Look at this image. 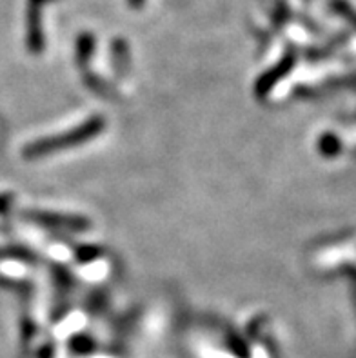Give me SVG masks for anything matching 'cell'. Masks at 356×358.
<instances>
[{"label":"cell","mask_w":356,"mask_h":358,"mask_svg":"<svg viewBox=\"0 0 356 358\" xmlns=\"http://www.w3.org/2000/svg\"><path fill=\"white\" fill-rule=\"evenodd\" d=\"M131 6H135V8H140V6L144 4V0H129Z\"/></svg>","instance_id":"cell-1"}]
</instances>
